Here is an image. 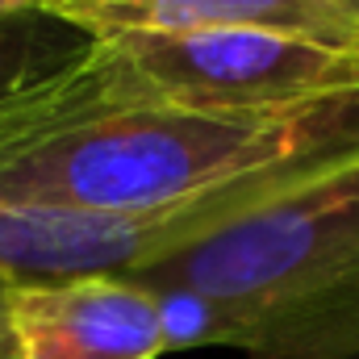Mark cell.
<instances>
[{"label": "cell", "instance_id": "cell-3", "mask_svg": "<svg viewBox=\"0 0 359 359\" xmlns=\"http://www.w3.org/2000/svg\"><path fill=\"white\" fill-rule=\"evenodd\" d=\"M347 88H359V46L268 29H126L92 38L72 67L25 92L55 113H259Z\"/></svg>", "mask_w": 359, "mask_h": 359}, {"label": "cell", "instance_id": "cell-4", "mask_svg": "<svg viewBox=\"0 0 359 359\" xmlns=\"http://www.w3.org/2000/svg\"><path fill=\"white\" fill-rule=\"evenodd\" d=\"M21 359L168 355L159 292L134 276H67L8 284Z\"/></svg>", "mask_w": 359, "mask_h": 359}, {"label": "cell", "instance_id": "cell-2", "mask_svg": "<svg viewBox=\"0 0 359 359\" xmlns=\"http://www.w3.org/2000/svg\"><path fill=\"white\" fill-rule=\"evenodd\" d=\"M134 280L209 297L243 359H359V155Z\"/></svg>", "mask_w": 359, "mask_h": 359}, {"label": "cell", "instance_id": "cell-5", "mask_svg": "<svg viewBox=\"0 0 359 359\" xmlns=\"http://www.w3.org/2000/svg\"><path fill=\"white\" fill-rule=\"evenodd\" d=\"M42 13L88 38L126 29H268L330 46H359V13L339 0H46Z\"/></svg>", "mask_w": 359, "mask_h": 359}, {"label": "cell", "instance_id": "cell-9", "mask_svg": "<svg viewBox=\"0 0 359 359\" xmlns=\"http://www.w3.org/2000/svg\"><path fill=\"white\" fill-rule=\"evenodd\" d=\"M46 0H0V17H17V13H42Z\"/></svg>", "mask_w": 359, "mask_h": 359}, {"label": "cell", "instance_id": "cell-1", "mask_svg": "<svg viewBox=\"0 0 359 359\" xmlns=\"http://www.w3.org/2000/svg\"><path fill=\"white\" fill-rule=\"evenodd\" d=\"M355 155L359 88L259 113H55L29 92L0 100V205L155 213Z\"/></svg>", "mask_w": 359, "mask_h": 359}, {"label": "cell", "instance_id": "cell-10", "mask_svg": "<svg viewBox=\"0 0 359 359\" xmlns=\"http://www.w3.org/2000/svg\"><path fill=\"white\" fill-rule=\"evenodd\" d=\"M339 4H347V8H351V13H359V0H339Z\"/></svg>", "mask_w": 359, "mask_h": 359}, {"label": "cell", "instance_id": "cell-7", "mask_svg": "<svg viewBox=\"0 0 359 359\" xmlns=\"http://www.w3.org/2000/svg\"><path fill=\"white\" fill-rule=\"evenodd\" d=\"M159 309H163V339L168 351H196V347H230L234 351V330L230 318L201 292L192 288H155Z\"/></svg>", "mask_w": 359, "mask_h": 359}, {"label": "cell", "instance_id": "cell-8", "mask_svg": "<svg viewBox=\"0 0 359 359\" xmlns=\"http://www.w3.org/2000/svg\"><path fill=\"white\" fill-rule=\"evenodd\" d=\"M0 359H21L17 334H13V313H8V280H0Z\"/></svg>", "mask_w": 359, "mask_h": 359}, {"label": "cell", "instance_id": "cell-6", "mask_svg": "<svg viewBox=\"0 0 359 359\" xmlns=\"http://www.w3.org/2000/svg\"><path fill=\"white\" fill-rule=\"evenodd\" d=\"M88 34L50 13L0 17V100L72 67L88 50Z\"/></svg>", "mask_w": 359, "mask_h": 359}]
</instances>
